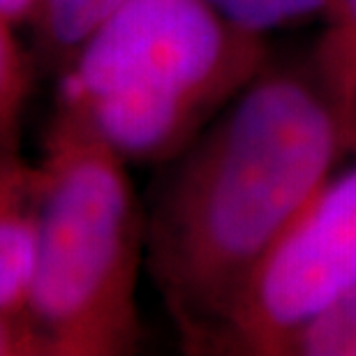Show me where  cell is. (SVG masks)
I'll list each match as a JSON object with an SVG mask.
<instances>
[{
    "label": "cell",
    "instance_id": "6da1fadb",
    "mask_svg": "<svg viewBox=\"0 0 356 356\" xmlns=\"http://www.w3.org/2000/svg\"><path fill=\"white\" fill-rule=\"evenodd\" d=\"M345 153L312 76L264 70L172 162L146 213V268L188 354H213L266 254Z\"/></svg>",
    "mask_w": 356,
    "mask_h": 356
},
{
    "label": "cell",
    "instance_id": "7a4b0ae2",
    "mask_svg": "<svg viewBox=\"0 0 356 356\" xmlns=\"http://www.w3.org/2000/svg\"><path fill=\"white\" fill-rule=\"evenodd\" d=\"M266 63V38L206 0H123L56 72V104L127 165H167Z\"/></svg>",
    "mask_w": 356,
    "mask_h": 356
},
{
    "label": "cell",
    "instance_id": "3957f363",
    "mask_svg": "<svg viewBox=\"0 0 356 356\" xmlns=\"http://www.w3.org/2000/svg\"><path fill=\"white\" fill-rule=\"evenodd\" d=\"M40 238L31 317L54 356H127L141 345L146 213L127 162L56 104L40 155Z\"/></svg>",
    "mask_w": 356,
    "mask_h": 356
},
{
    "label": "cell",
    "instance_id": "277c9868",
    "mask_svg": "<svg viewBox=\"0 0 356 356\" xmlns=\"http://www.w3.org/2000/svg\"><path fill=\"white\" fill-rule=\"evenodd\" d=\"M356 287V165L333 174L241 291L213 354L282 356L298 326Z\"/></svg>",
    "mask_w": 356,
    "mask_h": 356
},
{
    "label": "cell",
    "instance_id": "5b68a950",
    "mask_svg": "<svg viewBox=\"0 0 356 356\" xmlns=\"http://www.w3.org/2000/svg\"><path fill=\"white\" fill-rule=\"evenodd\" d=\"M44 174L21 148H0V310L31 315Z\"/></svg>",
    "mask_w": 356,
    "mask_h": 356
},
{
    "label": "cell",
    "instance_id": "8992f818",
    "mask_svg": "<svg viewBox=\"0 0 356 356\" xmlns=\"http://www.w3.org/2000/svg\"><path fill=\"white\" fill-rule=\"evenodd\" d=\"M312 81L356 158V0H331L312 58Z\"/></svg>",
    "mask_w": 356,
    "mask_h": 356
},
{
    "label": "cell",
    "instance_id": "52a82bcc",
    "mask_svg": "<svg viewBox=\"0 0 356 356\" xmlns=\"http://www.w3.org/2000/svg\"><path fill=\"white\" fill-rule=\"evenodd\" d=\"M123 0H44V10L33 28L38 56L54 72Z\"/></svg>",
    "mask_w": 356,
    "mask_h": 356
},
{
    "label": "cell",
    "instance_id": "ba28073f",
    "mask_svg": "<svg viewBox=\"0 0 356 356\" xmlns=\"http://www.w3.org/2000/svg\"><path fill=\"white\" fill-rule=\"evenodd\" d=\"M19 28L0 17V148H21V130L33 92L35 63L19 40Z\"/></svg>",
    "mask_w": 356,
    "mask_h": 356
},
{
    "label": "cell",
    "instance_id": "9c48e42d",
    "mask_svg": "<svg viewBox=\"0 0 356 356\" xmlns=\"http://www.w3.org/2000/svg\"><path fill=\"white\" fill-rule=\"evenodd\" d=\"M282 356H356V287L298 326Z\"/></svg>",
    "mask_w": 356,
    "mask_h": 356
},
{
    "label": "cell",
    "instance_id": "30bf717a",
    "mask_svg": "<svg viewBox=\"0 0 356 356\" xmlns=\"http://www.w3.org/2000/svg\"><path fill=\"white\" fill-rule=\"evenodd\" d=\"M225 21L245 33L266 38L312 19H324L331 0H206Z\"/></svg>",
    "mask_w": 356,
    "mask_h": 356
},
{
    "label": "cell",
    "instance_id": "8fae6325",
    "mask_svg": "<svg viewBox=\"0 0 356 356\" xmlns=\"http://www.w3.org/2000/svg\"><path fill=\"white\" fill-rule=\"evenodd\" d=\"M0 356H54V352L31 315L0 310Z\"/></svg>",
    "mask_w": 356,
    "mask_h": 356
},
{
    "label": "cell",
    "instance_id": "7c38bea8",
    "mask_svg": "<svg viewBox=\"0 0 356 356\" xmlns=\"http://www.w3.org/2000/svg\"><path fill=\"white\" fill-rule=\"evenodd\" d=\"M44 10V0H0V17L17 28H33Z\"/></svg>",
    "mask_w": 356,
    "mask_h": 356
}]
</instances>
